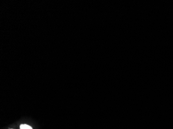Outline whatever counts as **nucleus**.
Wrapping results in <instances>:
<instances>
[{
    "instance_id": "nucleus-1",
    "label": "nucleus",
    "mask_w": 173,
    "mask_h": 129,
    "mask_svg": "<svg viewBox=\"0 0 173 129\" xmlns=\"http://www.w3.org/2000/svg\"><path fill=\"white\" fill-rule=\"evenodd\" d=\"M20 127V129H32V127L27 124H21Z\"/></svg>"
}]
</instances>
